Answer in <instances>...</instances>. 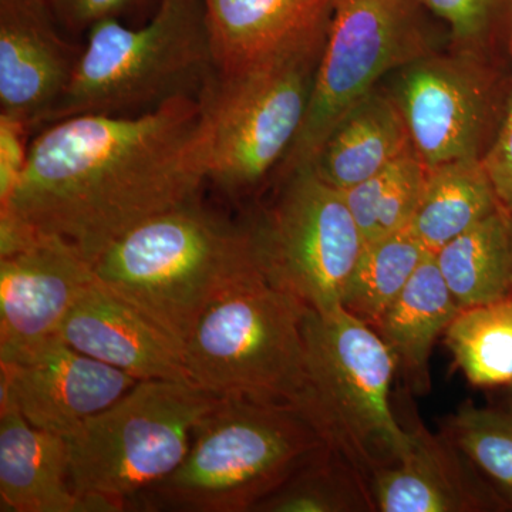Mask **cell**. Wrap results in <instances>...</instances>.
Returning a JSON list of instances; mask_svg holds the SVG:
<instances>
[{"label":"cell","instance_id":"cell-11","mask_svg":"<svg viewBox=\"0 0 512 512\" xmlns=\"http://www.w3.org/2000/svg\"><path fill=\"white\" fill-rule=\"evenodd\" d=\"M394 99L426 170L461 160H483L495 113L494 80L483 53L433 52L397 70Z\"/></svg>","mask_w":512,"mask_h":512},{"label":"cell","instance_id":"cell-19","mask_svg":"<svg viewBox=\"0 0 512 512\" xmlns=\"http://www.w3.org/2000/svg\"><path fill=\"white\" fill-rule=\"evenodd\" d=\"M409 130L390 90L376 87L333 128L311 164L326 183L349 190L412 150Z\"/></svg>","mask_w":512,"mask_h":512},{"label":"cell","instance_id":"cell-34","mask_svg":"<svg viewBox=\"0 0 512 512\" xmlns=\"http://www.w3.org/2000/svg\"><path fill=\"white\" fill-rule=\"evenodd\" d=\"M508 410L512 413V384H510V394H508Z\"/></svg>","mask_w":512,"mask_h":512},{"label":"cell","instance_id":"cell-10","mask_svg":"<svg viewBox=\"0 0 512 512\" xmlns=\"http://www.w3.org/2000/svg\"><path fill=\"white\" fill-rule=\"evenodd\" d=\"M271 207L251 224L265 281L306 308H338L365 247L343 192L312 165L284 175Z\"/></svg>","mask_w":512,"mask_h":512},{"label":"cell","instance_id":"cell-30","mask_svg":"<svg viewBox=\"0 0 512 512\" xmlns=\"http://www.w3.org/2000/svg\"><path fill=\"white\" fill-rule=\"evenodd\" d=\"M483 164L498 200L512 214V89L497 133L484 154Z\"/></svg>","mask_w":512,"mask_h":512},{"label":"cell","instance_id":"cell-25","mask_svg":"<svg viewBox=\"0 0 512 512\" xmlns=\"http://www.w3.org/2000/svg\"><path fill=\"white\" fill-rule=\"evenodd\" d=\"M426 173V167L412 148L380 173L342 191L365 242L409 228Z\"/></svg>","mask_w":512,"mask_h":512},{"label":"cell","instance_id":"cell-17","mask_svg":"<svg viewBox=\"0 0 512 512\" xmlns=\"http://www.w3.org/2000/svg\"><path fill=\"white\" fill-rule=\"evenodd\" d=\"M0 507L3 512H97L74 493L67 440L32 426L5 397H0Z\"/></svg>","mask_w":512,"mask_h":512},{"label":"cell","instance_id":"cell-12","mask_svg":"<svg viewBox=\"0 0 512 512\" xmlns=\"http://www.w3.org/2000/svg\"><path fill=\"white\" fill-rule=\"evenodd\" d=\"M96 279L93 264L66 242L0 221V362L60 338Z\"/></svg>","mask_w":512,"mask_h":512},{"label":"cell","instance_id":"cell-31","mask_svg":"<svg viewBox=\"0 0 512 512\" xmlns=\"http://www.w3.org/2000/svg\"><path fill=\"white\" fill-rule=\"evenodd\" d=\"M28 136L29 131L26 128L0 120V202L9 197L25 167Z\"/></svg>","mask_w":512,"mask_h":512},{"label":"cell","instance_id":"cell-14","mask_svg":"<svg viewBox=\"0 0 512 512\" xmlns=\"http://www.w3.org/2000/svg\"><path fill=\"white\" fill-rule=\"evenodd\" d=\"M62 30L46 0H0V120L45 126L83 50Z\"/></svg>","mask_w":512,"mask_h":512},{"label":"cell","instance_id":"cell-15","mask_svg":"<svg viewBox=\"0 0 512 512\" xmlns=\"http://www.w3.org/2000/svg\"><path fill=\"white\" fill-rule=\"evenodd\" d=\"M410 434L409 450L370 477L375 511H510L443 431L416 424Z\"/></svg>","mask_w":512,"mask_h":512},{"label":"cell","instance_id":"cell-29","mask_svg":"<svg viewBox=\"0 0 512 512\" xmlns=\"http://www.w3.org/2000/svg\"><path fill=\"white\" fill-rule=\"evenodd\" d=\"M60 28L69 33H87L97 23L119 19L147 0H46Z\"/></svg>","mask_w":512,"mask_h":512},{"label":"cell","instance_id":"cell-28","mask_svg":"<svg viewBox=\"0 0 512 512\" xmlns=\"http://www.w3.org/2000/svg\"><path fill=\"white\" fill-rule=\"evenodd\" d=\"M450 32L453 47L477 50L491 39L503 23L510 25L512 0H423Z\"/></svg>","mask_w":512,"mask_h":512},{"label":"cell","instance_id":"cell-7","mask_svg":"<svg viewBox=\"0 0 512 512\" xmlns=\"http://www.w3.org/2000/svg\"><path fill=\"white\" fill-rule=\"evenodd\" d=\"M330 20L244 69L217 73L202 94L211 123L208 181L221 191L245 194L284 163L308 114Z\"/></svg>","mask_w":512,"mask_h":512},{"label":"cell","instance_id":"cell-3","mask_svg":"<svg viewBox=\"0 0 512 512\" xmlns=\"http://www.w3.org/2000/svg\"><path fill=\"white\" fill-rule=\"evenodd\" d=\"M325 447L292 404L220 399L195 426L181 466L134 505L184 512L255 511Z\"/></svg>","mask_w":512,"mask_h":512},{"label":"cell","instance_id":"cell-9","mask_svg":"<svg viewBox=\"0 0 512 512\" xmlns=\"http://www.w3.org/2000/svg\"><path fill=\"white\" fill-rule=\"evenodd\" d=\"M423 0H336L308 114L279 167L311 165L348 111L386 74L436 52Z\"/></svg>","mask_w":512,"mask_h":512},{"label":"cell","instance_id":"cell-1","mask_svg":"<svg viewBox=\"0 0 512 512\" xmlns=\"http://www.w3.org/2000/svg\"><path fill=\"white\" fill-rule=\"evenodd\" d=\"M211 123L181 97L137 116L79 114L40 128L0 217L59 238L94 264L131 229L200 198Z\"/></svg>","mask_w":512,"mask_h":512},{"label":"cell","instance_id":"cell-4","mask_svg":"<svg viewBox=\"0 0 512 512\" xmlns=\"http://www.w3.org/2000/svg\"><path fill=\"white\" fill-rule=\"evenodd\" d=\"M217 73L204 0H160L141 28L109 19L86 33L72 83L45 126L79 114L137 116L181 97L201 99Z\"/></svg>","mask_w":512,"mask_h":512},{"label":"cell","instance_id":"cell-23","mask_svg":"<svg viewBox=\"0 0 512 512\" xmlns=\"http://www.w3.org/2000/svg\"><path fill=\"white\" fill-rule=\"evenodd\" d=\"M427 254L409 229L366 242L340 305L376 330Z\"/></svg>","mask_w":512,"mask_h":512},{"label":"cell","instance_id":"cell-22","mask_svg":"<svg viewBox=\"0 0 512 512\" xmlns=\"http://www.w3.org/2000/svg\"><path fill=\"white\" fill-rule=\"evenodd\" d=\"M433 255L460 309L510 298L511 212L501 207Z\"/></svg>","mask_w":512,"mask_h":512},{"label":"cell","instance_id":"cell-27","mask_svg":"<svg viewBox=\"0 0 512 512\" xmlns=\"http://www.w3.org/2000/svg\"><path fill=\"white\" fill-rule=\"evenodd\" d=\"M444 434L512 510V413L463 403Z\"/></svg>","mask_w":512,"mask_h":512},{"label":"cell","instance_id":"cell-16","mask_svg":"<svg viewBox=\"0 0 512 512\" xmlns=\"http://www.w3.org/2000/svg\"><path fill=\"white\" fill-rule=\"evenodd\" d=\"M60 338L137 380L190 383L183 350L99 279L67 315Z\"/></svg>","mask_w":512,"mask_h":512},{"label":"cell","instance_id":"cell-18","mask_svg":"<svg viewBox=\"0 0 512 512\" xmlns=\"http://www.w3.org/2000/svg\"><path fill=\"white\" fill-rule=\"evenodd\" d=\"M204 2L218 74H228L328 23L336 0Z\"/></svg>","mask_w":512,"mask_h":512},{"label":"cell","instance_id":"cell-21","mask_svg":"<svg viewBox=\"0 0 512 512\" xmlns=\"http://www.w3.org/2000/svg\"><path fill=\"white\" fill-rule=\"evenodd\" d=\"M503 207L483 160H461L430 168L410 234L430 254Z\"/></svg>","mask_w":512,"mask_h":512},{"label":"cell","instance_id":"cell-33","mask_svg":"<svg viewBox=\"0 0 512 512\" xmlns=\"http://www.w3.org/2000/svg\"><path fill=\"white\" fill-rule=\"evenodd\" d=\"M510 278H511V288H512V214H511V258H510Z\"/></svg>","mask_w":512,"mask_h":512},{"label":"cell","instance_id":"cell-32","mask_svg":"<svg viewBox=\"0 0 512 512\" xmlns=\"http://www.w3.org/2000/svg\"><path fill=\"white\" fill-rule=\"evenodd\" d=\"M508 46H510V53L512 56V18L510 25H508Z\"/></svg>","mask_w":512,"mask_h":512},{"label":"cell","instance_id":"cell-5","mask_svg":"<svg viewBox=\"0 0 512 512\" xmlns=\"http://www.w3.org/2000/svg\"><path fill=\"white\" fill-rule=\"evenodd\" d=\"M303 339L306 386L298 410L326 448L369 484L412 443L390 402L399 372L392 350L342 305L326 312L306 308Z\"/></svg>","mask_w":512,"mask_h":512},{"label":"cell","instance_id":"cell-24","mask_svg":"<svg viewBox=\"0 0 512 512\" xmlns=\"http://www.w3.org/2000/svg\"><path fill=\"white\" fill-rule=\"evenodd\" d=\"M444 343L467 382L476 387L512 384V296L460 309Z\"/></svg>","mask_w":512,"mask_h":512},{"label":"cell","instance_id":"cell-2","mask_svg":"<svg viewBox=\"0 0 512 512\" xmlns=\"http://www.w3.org/2000/svg\"><path fill=\"white\" fill-rule=\"evenodd\" d=\"M101 285L181 350L211 305L265 279L251 225L202 207L200 198L131 229L93 264Z\"/></svg>","mask_w":512,"mask_h":512},{"label":"cell","instance_id":"cell-20","mask_svg":"<svg viewBox=\"0 0 512 512\" xmlns=\"http://www.w3.org/2000/svg\"><path fill=\"white\" fill-rule=\"evenodd\" d=\"M458 312L460 306L429 252L376 328L414 393L430 392L431 353Z\"/></svg>","mask_w":512,"mask_h":512},{"label":"cell","instance_id":"cell-6","mask_svg":"<svg viewBox=\"0 0 512 512\" xmlns=\"http://www.w3.org/2000/svg\"><path fill=\"white\" fill-rule=\"evenodd\" d=\"M220 397L178 380H140L67 440L74 493L97 512L124 511L174 473Z\"/></svg>","mask_w":512,"mask_h":512},{"label":"cell","instance_id":"cell-26","mask_svg":"<svg viewBox=\"0 0 512 512\" xmlns=\"http://www.w3.org/2000/svg\"><path fill=\"white\" fill-rule=\"evenodd\" d=\"M359 511H375L369 484L325 447L254 512Z\"/></svg>","mask_w":512,"mask_h":512},{"label":"cell","instance_id":"cell-13","mask_svg":"<svg viewBox=\"0 0 512 512\" xmlns=\"http://www.w3.org/2000/svg\"><path fill=\"white\" fill-rule=\"evenodd\" d=\"M0 369V397L12 400L32 426L64 439L140 382L62 338L0 362Z\"/></svg>","mask_w":512,"mask_h":512},{"label":"cell","instance_id":"cell-8","mask_svg":"<svg viewBox=\"0 0 512 512\" xmlns=\"http://www.w3.org/2000/svg\"><path fill=\"white\" fill-rule=\"evenodd\" d=\"M305 312L265 279L238 286L207 309L185 343L188 380L220 399L298 409L306 386Z\"/></svg>","mask_w":512,"mask_h":512}]
</instances>
